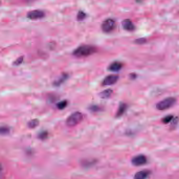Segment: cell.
<instances>
[{"mask_svg": "<svg viewBox=\"0 0 179 179\" xmlns=\"http://www.w3.org/2000/svg\"><path fill=\"white\" fill-rule=\"evenodd\" d=\"M97 51L96 47L92 45H81L73 51L72 55L78 58L88 57L96 53Z\"/></svg>", "mask_w": 179, "mask_h": 179, "instance_id": "6da1fadb", "label": "cell"}, {"mask_svg": "<svg viewBox=\"0 0 179 179\" xmlns=\"http://www.w3.org/2000/svg\"><path fill=\"white\" fill-rule=\"evenodd\" d=\"M83 115L81 112L76 111L71 114L67 118L66 121V124L68 127H72L79 124L83 120Z\"/></svg>", "mask_w": 179, "mask_h": 179, "instance_id": "7a4b0ae2", "label": "cell"}, {"mask_svg": "<svg viewBox=\"0 0 179 179\" xmlns=\"http://www.w3.org/2000/svg\"><path fill=\"white\" fill-rule=\"evenodd\" d=\"M177 100L174 97H168L157 103L156 107L159 110H167L174 106Z\"/></svg>", "mask_w": 179, "mask_h": 179, "instance_id": "3957f363", "label": "cell"}, {"mask_svg": "<svg viewBox=\"0 0 179 179\" xmlns=\"http://www.w3.org/2000/svg\"><path fill=\"white\" fill-rule=\"evenodd\" d=\"M101 27L103 32L110 33L115 28V21L112 19H107L102 23Z\"/></svg>", "mask_w": 179, "mask_h": 179, "instance_id": "277c9868", "label": "cell"}, {"mask_svg": "<svg viewBox=\"0 0 179 179\" xmlns=\"http://www.w3.org/2000/svg\"><path fill=\"white\" fill-rule=\"evenodd\" d=\"M28 19L32 20L41 19L45 16V12L41 10H34L28 12L26 15Z\"/></svg>", "mask_w": 179, "mask_h": 179, "instance_id": "5b68a950", "label": "cell"}, {"mask_svg": "<svg viewBox=\"0 0 179 179\" xmlns=\"http://www.w3.org/2000/svg\"><path fill=\"white\" fill-rule=\"evenodd\" d=\"M147 162V158L143 155H139L133 157L131 160V163L133 165L137 167L145 165Z\"/></svg>", "mask_w": 179, "mask_h": 179, "instance_id": "8992f818", "label": "cell"}, {"mask_svg": "<svg viewBox=\"0 0 179 179\" xmlns=\"http://www.w3.org/2000/svg\"><path fill=\"white\" fill-rule=\"evenodd\" d=\"M119 79V76L116 75H109L106 76L103 81H102V85L103 86H110L117 83Z\"/></svg>", "mask_w": 179, "mask_h": 179, "instance_id": "52a82bcc", "label": "cell"}, {"mask_svg": "<svg viewBox=\"0 0 179 179\" xmlns=\"http://www.w3.org/2000/svg\"><path fill=\"white\" fill-rule=\"evenodd\" d=\"M68 77H69L68 74L66 72H64L57 79L54 81L53 84L55 87H59L61 85H62L68 79Z\"/></svg>", "mask_w": 179, "mask_h": 179, "instance_id": "ba28073f", "label": "cell"}, {"mask_svg": "<svg viewBox=\"0 0 179 179\" xmlns=\"http://www.w3.org/2000/svg\"><path fill=\"white\" fill-rule=\"evenodd\" d=\"M122 67H123V65L121 63L116 61L109 65L108 67V70L111 72H117L120 71Z\"/></svg>", "mask_w": 179, "mask_h": 179, "instance_id": "9c48e42d", "label": "cell"}, {"mask_svg": "<svg viewBox=\"0 0 179 179\" xmlns=\"http://www.w3.org/2000/svg\"><path fill=\"white\" fill-rule=\"evenodd\" d=\"M122 28L128 31H133L135 29V26L132 21L129 19H126L122 22Z\"/></svg>", "mask_w": 179, "mask_h": 179, "instance_id": "30bf717a", "label": "cell"}, {"mask_svg": "<svg viewBox=\"0 0 179 179\" xmlns=\"http://www.w3.org/2000/svg\"><path fill=\"white\" fill-rule=\"evenodd\" d=\"M150 174V171L143 170L137 172L134 175V179H146Z\"/></svg>", "mask_w": 179, "mask_h": 179, "instance_id": "8fae6325", "label": "cell"}, {"mask_svg": "<svg viewBox=\"0 0 179 179\" xmlns=\"http://www.w3.org/2000/svg\"><path fill=\"white\" fill-rule=\"evenodd\" d=\"M127 107V105H126V103H120V104L119 105L118 109L117 110V113H116V117H117V118H118V117L122 116L124 114V112H126Z\"/></svg>", "mask_w": 179, "mask_h": 179, "instance_id": "7c38bea8", "label": "cell"}, {"mask_svg": "<svg viewBox=\"0 0 179 179\" xmlns=\"http://www.w3.org/2000/svg\"><path fill=\"white\" fill-rule=\"evenodd\" d=\"M112 93H113L112 90L107 89L100 92V93L99 94V96L100 98H103V99H107L111 96Z\"/></svg>", "mask_w": 179, "mask_h": 179, "instance_id": "4fadbf2b", "label": "cell"}, {"mask_svg": "<svg viewBox=\"0 0 179 179\" xmlns=\"http://www.w3.org/2000/svg\"><path fill=\"white\" fill-rule=\"evenodd\" d=\"M67 105H68V102L66 100H64L59 102L56 104V107L59 110H63L67 107Z\"/></svg>", "mask_w": 179, "mask_h": 179, "instance_id": "5bb4252c", "label": "cell"}, {"mask_svg": "<svg viewBox=\"0 0 179 179\" xmlns=\"http://www.w3.org/2000/svg\"><path fill=\"white\" fill-rule=\"evenodd\" d=\"M87 17V14L83 11L80 10L78 12L77 15V20L78 21H82L84 20Z\"/></svg>", "mask_w": 179, "mask_h": 179, "instance_id": "9a60e30c", "label": "cell"}, {"mask_svg": "<svg viewBox=\"0 0 179 179\" xmlns=\"http://www.w3.org/2000/svg\"><path fill=\"white\" fill-rule=\"evenodd\" d=\"M38 124H39V120L38 119H34L29 121V122H28V127L32 129L36 127Z\"/></svg>", "mask_w": 179, "mask_h": 179, "instance_id": "2e32d148", "label": "cell"}, {"mask_svg": "<svg viewBox=\"0 0 179 179\" xmlns=\"http://www.w3.org/2000/svg\"><path fill=\"white\" fill-rule=\"evenodd\" d=\"M23 60H24V56H20L19 58H17L14 62H13V65L15 66L20 65L21 64H22Z\"/></svg>", "mask_w": 179, "mask_h": 179, "instance_id": "e0dca14e", "label": "cell"}, {"mask_svg": "<svg viewBox=\"0 0 179 179\" xmlns=\"http://www.w3.org/2000/svg\"><path fill=\"white\" fill-rule=\"evenodd\" d=\"M173 118V116L172 115L167 116L162 119V122L164 124H167L170 122L172 120Z\"/></svg>", "mask_w": 179, "mask_h": 179, "instance_id": "ac0fdd59", "label": "cell"}, {"mask_svg": "<svg viewBox=\"0 0 179 179\" xmlns=\"http://www.w3.org/2000/svg\"><path fill=\"white\" fill-rule=\"evenodd\" d=\"M89 109L93 112H98L101 110V108L98 105H91L89 107Z\"/></svg>", "mask_w": 179, "mask_h": 179, "instance_id": "d6986e66", "label": "cell"}, {"mask_svg": "<svg viewBox=\"0 0 179 179\" xmlns=\"http://www.w3.org/2000/svg\"><path fill=\"white\" fill-rule=\"evenodd\" d=\"M10 133V129L9 128L5 126L3 127H1V133L2 134H8Z\"/></svg>", "mask_w": 179, "mask_h": 179, "instance_id": "ffe728a7", "label": "cell"}, {"mask_svg": "<svg viewBox=\"0 0 179 179\" xmlns=\"http://www.w3.org/2000/svg\"><path fill=\"white\" fill-rule=\"evenodd\" d=\"M48 137V133L46 131H43L40 133L38 135V137L41 140H45Z\"/></svg>", "mask_w": 179, "mask_h": 179, "instance_id": "44dd1931", "label": "cell"}, {"mask_svg": "<svg viewBox=\"0 0 179 179\" xmlns=\"http://www.w3.org/2000/svg\"><path fill=\"white\" fill-rule=\"evenodd\" d=\"M136 41V43L137 44H142L146 43V40L144 38H139V39H137V40H136V41Z\"/></svg>", "mask_w": 179, "mask_h": 179, "instance_id": "7402d4cb", "label": "cell"}]
</instances>
